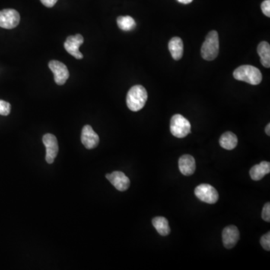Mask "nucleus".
<instances>
[{"label": "nucleus", "instance_id": "nucleus-1", "mask_svg": "<svg viewBox=\"0 0 270 270\" xmlns=\"http://www.w3.org/2000/svg\"><path fill=\"white\" fill-rule=\"evenodd\" d=\"M147 99L148 94L147 90L141 85L134 86L127 94V106L131 111H139L145 106Z\"/></svg>", "mask_w": 270, "mask_h": 270}, {"label": "nucleus", "instance_id": "nucleus-2", "mask_svg": "<svg viewBox=\"0 0 270 270\" xmlns=\"http://www.w3.org/2000/svg\"><path fill=\"white\" fill-rule=\"evenodd\" d=\"M233 77L239 81H244L251 85H258L262 81L261 71L252 65H244L238 67L233 71Z\"/></svg>", "mask_w": 270, "mask_h": 270}, {"label": "nucleus", "instance_id": "nucleus-3", "mask_svg": "<svg viewBox=\"0 0 270 270\" xmlns=\"http://www.w3.org/2000/svg\"><path fill=\"white\" fill-rule=\"evenodd\" d=\"M201 56L207 61L214 60L219 53V38L217 32L213 30L206 37L201 47Z\"/></svg>", "mask_w": 270, "mask_h": 270}, {"label": "nucleus", "instance_id": "nucleus-4", "mask_svg": "<svg viewBox=\"0 0 270 270\" xmlns=\"http://www.w3.org/2000/svg\"><path fill=\"white\" fill-rule=\"evenodd\" d=\"M170 130L173 136L183 138L191 133V123L180 114H175L170 119Z\"/></svg>", "mask_w": 270, "mask_h": 270}, {"label": "nucleus", "instance_id": "nucleus-5", "mask_svg": "<svg viewBox=\"0 0 270 270\" xmlns=\"http://www.w3.org/2000/svg\"><path fill=\"white\" fill-rule=\"evenodd\" d=\"M195 195L200 201L209 204H216L219 195L214 187L209 184H201L195 189Z\"/></svg>", "mask_w": 270, "mask_h": 270}, {"label": "nucleus", "instance_id": "nucleus-6", "mask_svg": "<svg viewBox=\"0 0 270 270\" xmlns=\"http://www.w3.org/2000/svg\"><path fill=\"white\" fill-rule=\"evenodd\" d=\"M20 14L16 10L8 9L0 11V27L11 30L15 28L20 23Z\"/></svg>", "mask_w": 270, "mask_h": 270}, {"label": "nucleus", "instance_id": "nucleus-7", "mask_svg": "<svg viewBox=\"0 0 270 270\" xmlns=\"http://www.w3.org/2000/svg\"><path fill=\"white\" fill-rule=\"evenodd\" d=\"M50 69L54 73V80L58 85L62 86L66 83L69 77V71L65 64L57 60H51L48 63Z\"/></svg>", "mask_w": 270, "mask_h": 270}, {"label": "nucleus", "instance_id": "nucleus-8", "mask_svg": "<svg viewBox=\"0 0 270 270\" xmlns=\"http://www.w3.org/2000/svg\"><path fill=\"white\" fill-rule=\"evenodd\" d=\"M43 144L46 147L45 159L48 164H53L59 153V145L56 136L52 134H45L42 138Z\"/></svg>", "mask_w": 270, "mask_h": 270}, {"label": "nucleus", "instance_id": "nucleus-9", "mask_svg": "<svg viewBox=\"0 0 270 270\" xmlns=\"http://www.w3.org/2000/svg\"><path fill=\"white\" fill-rule=\"evenodd\" d=\"M84 37L80 34L68 36L64 43V48L68 54H71V56H74L76 59H81L84 58V55L80 52L79 48L84 43Z\"/></svg>", "mask_w": 270, "mask_h": 270}, {"label": "nucleus", "instance_id": "nucleus-10", "mask_svg": "<svg viewBox=\"0 0 270 270\" xmlns=\"http://www.w3.org/2000/svg\"><path fill=\"white\" fill-rule=\"evenodd\" d=\"M106 178L119 192H125L129 188L130 179L122 172L114 171L112 173H108Z\"/></svg>", "mask_w": 270, "mask_h": 270}, {"label": "nucleus", "instance_id": "nucleus-11", "mask_svg": "<svg viewBox=\"0 0 270 270\" xmlns=\"http://www.w3.org/2000/svg\"><path fill=\"white\" fill-rule=\"evenodd\" d=\"M81 142L88 150L96 148L99 144V137L90 125H87L83 128L81 133Z\"/></svg>", "mask_w": 270, "mask_h": 270}, {"label": "nucleus", "instance_id": "nucleus-12", "mask_svg": "<svg viewBox=\"0 0 270 270\" xmlns=\"http://www.w3.org/2000/svg\"><path fill=\"white\" fill-rule=\"evenodd\" d=\"M239 239V231L234 225H229L223 230V245L227 249H232L236 246Z\"/></svg>", "mask_w": 270, "mask_h": 270}, {"label": "nucleus", "instance_id": "nucleus-13", "mask_svg": "<svg viewBox=\"0 0 270 270\" xmlns=\"http://www.w3.org/2000/svg\"><path fill=\"white\" fill-rule=\"evenodd\" d=\"M179 169L184 176H192L196 170V162L193 156L183 155L179 160Z\"/></svg>", "mask_w": 270, "mask_h": 270}, {"label": "nucleus", "instance_id": "nucleus-14", "mask_svg": "<svg viewBox=\"0 0 270 270\" xmlns=\"http://www.w3.org/2000/svg\"><path fill=\"white\" fill-rule=\"evenodd\" d=\"M270 173V163L269 162H262L259 164H256L250 170L251 178L253 180L259 181L266 175Z\"/></svg>", "mask_w": 270, "mask_h": 270}, {"label": "nucleus", "instance_id": "nucleus-15", "mask_svg": "<svg viewBox=\"0 0 270 270\" xmlns=\"http://www.w3.org/2000/svg\"><path fill=\"white\" fill-rule=\"evenodd\" d=\"M169 51L172 57L175 60H179L183 56V42L179 37H173L170 39L168 44Z\"/></svg>", "mask_w": 270, "mask_h": 270}, {"label": "nucleus", "instance_id": "nucleus-16", "mask_svg": "<svg viewBox=\"0 0 270 270\" xmlns=\"http://www.w3.org/2000/svg\"><path fill=\"white\" fill-rule=\"evenodd\" d=\"M219 144L222 148L227 150H232L236 148L238 144V138L233 132L227 131L221 135Z\"/></svg>", "mask_w": 270, "mask_h": 270}, {"label": "nucleus", "instance_id": "nucleus-17", "mask_svg": "<svg viewBox=\"0 0 270 270\" xmlns=\"http://www.w3.org/2000/svg\"><path fill=\"white\" fill-rule=\"evenodd\" d=\"M258 54L261 58V62L265 68L270 67V45L268 42H262L258 47Z\"/></svg>", "mask_w": 270, "mask_h": 270}, {"label": "nucleus", "instance_id": "nucleus-18", "mask_svg": "<svg viewBox=\"0 0 270 270\" xmlns=\"http://www.w3.org/2000/svg\"><path fill=\"white\" fill-rule=\"evenodd\" d=\"M152 223L161 236H166L170 234V228L167 218L164 217H156L153 218Z\"/></svg>", "mask_w": 270, "mask_h": 270}, {"label": "nucleus", "instance_id": "nucleus-19", "mask_svg": "<svg viewBox=\"0 0 270 270\" xmlns=\"http://www.w3.org/2000/svg\"><path fill=\"white\" fill-rule=\"evenodd\" d=\"M116 22L119 28L122 31H131L136 27V22L131 16H120L118 17Z\"/></svg>", "mask_w": 270, "mask_h": 270}, {"label": "nucleus", "instance_id": "nucleus-20", "mask_svg": "<svg viewBox=\"0 0 270 270\" xmlns=\"http://www.w3.org/2000/svg\"><path fill=\"white\" fill-rule=\"evenodd\" d=\"M11 107L8 102L0 100V115L8 116L11 113Z\"/></svg>", "mask_w": 270, "mask_h": 270}, {"label": "nucleus", "instance_id": "nucleus-21", "mask_svg": "<svg viewBox=\"0 0 270 270\" xmlns=\"http://www.w3.org/2000/svg\"><path fill=\"white\" fill-rule=\"evenodd\" d=\"M261 245L266 251L270 250V233H268L264 234V236L261 237Z\"/></svg>", "mask_w": 270, "mask_h": 270}, {"label": "nucleus", "instance_id": "nucleus-22", "mask_svg": "<svg viewBox=\"0 0 270 270\" xmlns=\"http://www.w3.org/2000/svg\"><path fill=\"white\" fill-rule=\"evenodd\" d=\"M262 218L264 221H267V222H270V203H267V204L264 205V208H263Z\"/></svg>", "mask_w": 270, "mask_h": 270}, {"label": "nucleus", "instance_id": "nucleus-23", "mask_svg": "<svg viewBox=\"0 0 270 270\" xmlns=\"http://www.w3.org/2000/svg\"><path fill=\"white\" fill-rule=\"evenodd\" d=\"M261 9L267 17H270V0H264L261 4Z\"/></svg>", "mask_w": 270, "mask_h": 270}, {"label": "nucleus", "instance_id": "nucleus-24", "mask_svg": "<svg viewBox=\"0 0 270 270\" xmlns=\"http://www.w3.org/2000/svg\"><path fill=\"white\" fill-rule=\"evenodd\" d=\"M58 0H41V2L45 6L52 8L57 2Z\"/></svg>", "mask_w": 270, "mask_h": 270}, {"label": "nucleus", "instance_id": "nucleus-25", "mask_svg": "<svg viewBox=\"0 0 270 270\" xmlns=\"http://www.w3.org/2000/svg\"><path fill=\"white\" fill-rule=\"evenodd\" d=\"M178 2L182 4H189L193 1V0H177Z\"/></svg>", "mask_w": 270, "mask_h": 270}, {"label": "nucleus", "instance_id": "nucleus-26", "mask_svg": "<svg viewBox=\"0 0 270 270\" xmlns=\"http://www.w3.org/2000/svg\"><path fill=\"white\" fill-rule=\"evenodd\" d=\"M265 131H266V134H267V135H268V136H270V123H269L268 125H267V126H266Z\"/></svg>", "mask_w": 270, "mask_h": 270}]
</instances>
